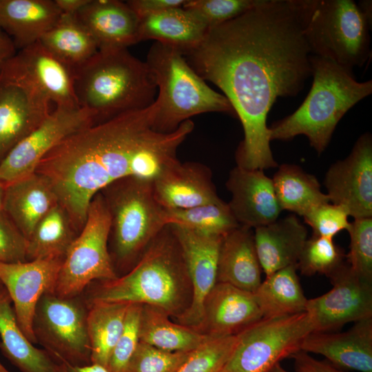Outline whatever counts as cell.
Returning <instances> with one entry per match:
<instances>
[{
  "label": "cell",
  "instance_id": "1",
  "mask_svg": "<svg viewBox=\"0 0 372 372\" xmlns=\"http://www.w3.org/2000/svg\"><path fill=\"white\" fill-rule=\"evenodd\" d=\"M311 55L304 35V0H260L209 28L200 44L183 54L200 76L223 91L241 122L237 166L278 167L267 114L278 97L296 96L304 87L311 76Z\"/></svg>",
  "mask_w": 372,
  "mask_h": 372
},
{
  "label": "cell",
  "instance_id": "2",
  "mask_svg": "<svg viewBox=\"0 0 372 372\" xmlns=\"http://www.w3.org/2000/svg\"><path fill=\"white\" fill-rule=\"evenodd\" d=\"M158 106L156 99L145 109L74 133L39 163L35 172L49 183L78 233L92 198L105 187L127 177L152 180L178 159V149L194 124L189 119L173 132H158Z\"/></svg>",
  "mask_w": 372,
  "mask_h": 372
},
{
  "label": "cell",
  "instance_id": "3",
  "mask_svg": "<svg viewBox=\"0 0 372 372\" xmlns=\"http://www.w3.org/2000/svg\"><path fill=\"white\" fill-rule=\"evenodd\" d=\"M187 285L190 282L181 249L168 225L126 274L102 281L86 302L147 304L178 316L187 307Z\"/></svg>",
  "mask_w": 372,
  "mask_h": 372
},
{
  "label": "cell",
  "instance_id": "4",
  "mask_svg": "<svg viewBox=\"0 0 372 372\" xmlns=\"http://www.w3.org/2000/svg\"><path fill=\"white\" fill-rule=\"evenodd\" d=\"M74 90L79 107L92 112L98 124L149 107L157 85L146 62L119 49L98 50L76 68Z\"/></svg>",
  "mask_w": 372,
  "mask_h": 372
},
{
  "label": "cell",
  "instance_id": "5",
  "mask_svg": "<svg viewBox=\"0 0 372 372\" xmlns=\"http://www.w3.org/2000/svg\"><path fill=\"white\" fill-rule=\"evenodd\" d=\"M311 90L291 114L269 127L270 141H289L304 135L320 154L328 146L341 118L372 93V81H356L353 71L334 61L311 55Z\"/></svg>",
  "mask_w": 372,
  "mask_h": 372
},
{
  "label": "cell",
  "instance_id": "6",
  "mask_svg": "<svg viewBox=\"0 0 372 372\" xmlns=\"http://www.w3.org/2000/svg\"><path fill=\"white\" fill-rule=\"evenodd\" d=\"M158 88L156 131L168 133L195 115L207 112L234 114L227 99L211 89L186 61L169 46L155 42L146 61Z\"/></svg>",
  "mask_w": 372,
  "mask_h": 372
},
{
  "label": "cell",
  "instance_id": "7",
  "mask_svg": "<svg viewBox=\"0 0 372 372\" xmlns=\"http://www.w3.org/2000/svg\"><path fill=\"white\" fill-rule=\"evenodd\" d=\"M100 192L110 214L115 259L121 267L131 265L168 225L165 209L155 198L150 180L127 177Z\"/></svg>",
  "mask_w": 372,
  "mask_h": 372
},
{
  "label": "cell",
  "instance_id": "8",
  "mask_svg": "<svg viewBox=\"0 0 372 372\" xmlns=\"http://www.w3.org/2000/svg\"><path fill=\"white\" fill-rule=\"evenodd\" d=\"M304 35L311 55L353 71L371 57V22L353 0H304Z\"/></svg>",
  "mask_w": 372,
  "mask_h": 372
},
{
  "label": "cell",
  "instance_id": "9",
  "mask_svg": "<svg viewBox=\"0 0 372 372\" xmlns=\"http://www.w3.org/2000/svg\"><path fill=\"white\" fill-rule=\"evenodd\" d=\"M110 224V211L99 192L92 198L85 225L64 256L54 289L56 296L76 297L92 282L118 277L107 247Z\"/></svg>",
  "mask_w": 372,
  "mask_h": 372
},
{
  "label": "cell",
  "instance_id": "10",
  "mask_svg": "<svg viewBox=\"0 0 372 372\" xmlns=\"http://www.w3.org/2000/svg\"><path fill=\"white\" fill-rule=\"evenodd\" d=\"M87 304L80 298H61L54 292L44 293L33 318L36 343L58 362L73 366L91 364V347L87 333Z\"/></svg>",
  "mask_w": 372,
  "mask_h": 372
},
{
  "label": "cell",
  "instance_id": "11",
  "mask_svg": "<svg viewBox=\"0 0 372 372\" xmlns=\"http://www.w3.org/2000/svg\"><path fill=\"white\" fill-rule=\"evenodd\" d=\"M313 331L306 312L262 318L238 333V342L220 372H269L284 358L300 350Z\"/></svg>",
  "mask_w": 372,
  "mask_h": 372
},
{
  "label": "cell",
  "instance_id": "12",
  "mask_svg": "<svg viewBox=\"0 0 372 372\" xmlns=\"http://www.w3.org/2000/svg\"><path fill=\"white\" fill-rule=\"evenodd\" d=\"M50 105L10 59L0 66V163L46 118Z\"/></svg>",
  "mask_w": 372,
  "mask_h": 372
},
{
  "label": "cell",
  "instance_id": "13",
  "mask_svg": "<svg viewBox=\"0 0 372 372\" xmlns=\"http://www.w3.org/2000/svg\"><path fill=\"white\" fill-rule=\"evenodd\" d=\"M95 124L92 112L54 107L0 163V182L7 185L35 173L41 159L65 138Z\"/></svg>",
  "mask_w": 372,
  "mask_h": 372
},
{
  "label": "cell",
  "instance_id": "14",
  "mask_svg": "<svg viewBox=\"0 0 372 372\" xmlns=\"http://www.w3.org/2000/svg\"><path fill=\"white\" fill-rule=\"evenodd\" d=\"M328 277L332 289L307 302L312 332H331L346 323L372 317V282L357 276L347 262Z\"/></svg>",
  "mask_w": 372,
  "mask_h": 372
},
{
  "label": "cell",
  "instance_id": "15",
  "mask_svg": "<svg viewBox=\"0 0 372 372\" xmlns=\"http://www.w3.org/2000/svg\"><path fill=\"white\" fill-rule=\"evenodd\" d=\"M326 194L354 219L372 218V137L361 135L349 155L333 163L325 174Z\"/></svg>",
  "mask_w": 372,
  "mask_h": 372
},
{
  "label": "cell",
  "instance_id": "16",
  "mask_svg": "<svg viewBox=\"0 0 372 372\" xmlns=\"http://www.w3.org/2000/svg\"><path fill=\"white\" fill-rule=\"evenodd\" d=\"M170 225L180 247L192 286L189 304L176 317L179 324L197 331L202 322L204 301L217 282L218 260L223 237Z\"/></svg>",
  "mask_w": 372,
  "mask_h": 372
},
{
  "label": "cell",
  "instance_id": "17",
  "mask_svg": "<svg viewBox=\"0 0 372 372\" xmlns=\"http://www.w3.org/2000/svg\"><path fill=\"white\" fill-rule=\"evenodd\" d=\"M63 258H45L23 262L0 263V281L13 303L17 321L26 338L36 340L32 322L41 296L54 292Z\"/></svg>",
  "mask_w": 372,
  "mask_h": 372
},
{
  "label": "cell",
  "instance_id": "18",
  "mask_svg": "<svg viewBox=\"0 0 372 372\" xmlns=\"http://www.w3.org/2000/svg\"><path fill=\"white\" fill-rule=\"evenodd\" d=\"M226 187L231 195L228 206L240 226L253 229L278 219L282 209L272 178L263 170L236 166L231 170Z\"/></svg>",
  "mask_w": 372,
  "mask_h": 372
},
{
  "label": "cell",
  "instance_id": "19",
  "mask_svg": "<svg viewBox=\"0 0 372 372\" xmlns=\"http://www.w3.org/2000/svg\"><path fill=\"white\" fill-rule=\"evenodd\" d=\"M155 198L165 209H189L222 200L205 165L176 159L152 180Z\"/></svg>",
  "mask_w": 372,
  "mask_h": 372
},
{
  "label": "cell",
  "instance_id": "20",
  "mask_svg": "<svg viewBox=\"0 0 372 372\" xmlns=\"http://www.w3.org/2000/svg\"><path fill=\"white\" fill-rule=\"evenodd\" d=\"M55 107L77 108L74 69L37 41L10 58Z\"/></svg>",
  "mask_w": 372,
  "mask_h": 372
},
{
  "label": "cell",
  "instance_id": "21",
  "mask_svg": "<svg viewBox=\"0 0 372 372\" xmlns=\"http://www.w3.org/2000/svg\"><path fill=\"white\" fill-rule=\"evenodd\" d=\"M262 318L253 293L216 282L204 301L197 331L216 338L234 335Z\"/></svg>",
  "mask_w": 372,
  "mask_h": 372
},
{
  "label": "cell",
  "instance_id": "22",
  "mask_svg": "<svg viewBox=\"0 0 372 372\" xmlns=\"http://www.w3.org/2000/svg\"><path fill=\"white\" fill-rule=\"evenodd\" d=\"M300 351L322 355L341 369L372 372V317L354 322L344 332H311Z\"/></svg>",
  "mask_w": 372,
  "mask_h": 372
},
{
  "label": "cell",
  "instance_id": "23",
  "mask_svg": "<svg viewBox=\"0 0 372 372\" xmlns=\"http://www.w3.org/2000/svg\"><path fill=\"white\" fill-rule=\"evenodd\" d=\"M99 50L127 49L138 41L139 19L126 2L89 0L76 14Z\"/></svg>",
  "mask_w": 372,
  "mask_h": 372
},
{
  "label": "cell",
  "instance_id": "24",
  "mask_svg": "<svg viewBox=\"0 0 372 372\" xmlns=\"http://www.w3.org/2000/svg\"><path fill=\"white\" fill-rule=\"evenodd\" d=\"M254 238L262 270L267 277L297 265L307 230L295 215H289L254 229Z\"/></svg>",
  "mask_w": 372,
  "mask_h": 372
},
{
  "label": "cell",
  "instance_id": "25",
  "mask_svg": "<svg viewBox=\"0 0 372 372\" xmlns=\"http://www.w3.org/2000/svg\"><path fill=\"white\" fill-rule=\"evenodd\" d=\"M261 271L252 229L238 226L223 237L217 282L227 283L254 293L262 282Z\"/></svg>",
  "mask_w": 372,
  "mask_h": 372
},
{
  "label": "cell",
  "instance_id": "26",
  "mask_svg": "<svg viewBox=\"0 0 372 372\" xmlns=\"http://www.w3.org/2000/svg\"><path fill=\"white\" fill-rule=\"evenodd\" d=\"M61 15L52 0H0V28L17 51L37 41Z\"/></svg>",
  "mask_w": 372,
  "mask_h": 372
},
{
  "label": "cell",
  "instance_id": "27",
  "mask_svg": "<svg viewBox=\"0 0 372 372\" xmlns=\"http://www.w3.org/2000/svg\"><path fill=\"white\" fill-rule=\"evenodd\" d=\"M58 203L49 183L36 172L6 185L3 210L28 240Z\"/></svg>",
  "mask_w": 372,
  "mask_h": 372
},
{
  "label": "cell",
  "instance_id": "28",
  "mask_svg": "<svg viewBox=\"0 0 372 372\" xmlns=\"http://www.w3.org/2000/svg\"><path fill=\"white\" fill-rule=\"evenodd\" d=\"M207 30L193 14L178 7L140 19L138 41L153 39L185 54L200 44Z\"/></svg>",
  "mask_w": 372,
  "mask_h": 372
},
{
  "label": "cell",
  "instance_id": "29",
  "mask_svg": "<svg viewBox=\"0 0 372 372\" xmlns=\"http://www.w3.org/2000/svg\"><path fill=\"white\" fill-rule=\"evenodd\" d=\"M0 338L1 353L21 372H59L61 364L21 331L6 289L0 293Z\"/></svg>",
  "mask_w": 372,
  "mask_h": 372
},
{
  "label": "cell",
  "instance_id": "30",
  "mask_svg": "<svg viewBox=\"0 0 372 372\" xmlns=\"http://www.w3.org/2000/svg\"><path fill=\"white\" fill-rule=\"evenodd\" d=\"M297 265L266 277L253 293L262 318H274L305 312L306 298L297 275Z\"/></svg>",
  "mask_w": 372,
  "mask_h": 372
},
{
  "label": "cell",
  "instance_id": "31",
  "mask_svg": "<svg viewBox=\"0 0 372 372\" xmlns=\"http://www.w3.org/2000/svg\"><path fill=\"white\" fill-rule=\"evenodd\" d=\"M191 327L176 324L163 309L142 304L140 318V341L169 351H192L209 340Z\"/></svg>",
  "mask_w": 372,
  "mask_h": 372
},
{
  "label": "cell",
  "instance_id": "32",
  "mask_svg": "<svg viewBox=\"0 0 372 372\" xmlns=\"http://www.w3.org/2000/svg\"><path fill=\"white\" fill-rule=\"evenodd\" d=\"M272 180L282 210L304 216L316 206L329 202L317 178L298 165H281Z\"/></svg>",
  "mask_w": 372,
  "mask_h": 372
},
{
  "label": "cell",
  "instance_id": "33",
  "mask_svg": "<svg viewBox=\"0 0 372 372\" xmlns=\"http://www.w3.org/2000/svg\"><path fill=\"white\" fill-rule=\"evenodd\" d=\"M87 304L91 364L106 367L111 352L123 331L130 303L94 301Z\"/></svg>",
  "mask_w": 372,
  "mask_h": 372
},
{
  "label": "cell",
  "instance_id": "34",
  "mask_svg": "<svg viewBox=\"0 0 372 372\" xmlns=\"http://www.w3.org/2000/svg\"><path fill=\"white\" fill-rule=\"evenodd\" d=\"M39 41L74 69L99 50L94 38L76 14H61Z\"/></svg>",
  "mask_w": 372,
  "mask_h": 372
},
{
  "label": "cell",
  "instance_id": "35",
  "mask_svg": "<svg viewBox=\"0 0 372 372\" xmlns=\"http://www.w3.org/2000/svg\"><path fill=\"white\" fill-rule=\"evenodd\" d=\"M79 233L59 203L39 221L28 239V260L64 258Z\"/></svg>",
  "mask_w": 372,
  "mask_h": 372
},
{
  "label": "cell",
  "instance_id": "36",
  "mask_svg": "<svg viewBox=\"0 0 372 372\" xmlns=\"http://www.w3.org/2000/svg\"><path fill=\"white\" fill-rule=\"evenodd\" d=\"M167 225H176L194 231L223 237L240 226L228 204L223 200L189 209H165Z\"/></svg>",
  "mask_w": 372,
  "mask_h": 372
},
{
  "label": "cell",
  "instance_id": "37",
  "mask_svg": "<svg viewBox=\"0 0 372 372\" xmlns=\"http://www.w3.org/2000/svg\"><path fill=\"white\" fill-rule=\"evenodd\" d=\"M344 254L333 238L313 235L307 239L301 251L297 269L304 276L316 273L329 276L344 262Z\"/></svg>",
  "mask_w": 372,
  "mask_h": 372
},
{
  "label": "cell",
  "instance_id": "38",
  "mask_svg": "<svg viewBox=\"0 0 372 372\" xmlns=\"http://www.w3.org/2000/svg\"><path fill=\"white\" fill-rule=\"evenodd\" d=\"M237 342L238 335L212 337L193 350L176 372H220Z\"/></svg>",
  "mask_w": 372,
  "mask_h": 372
},
{
  "label": "cell",
  "instance_id": "39",
  "mask_svg": "<svg viewBox=\"0 0 372 372\" xmlns=\"http://www.w3.org/2000/svg\"><path fill=\"white\" fill-rule=\"evenodd\" d=\"M347 231L351 242L347 262L360 278L372 282V218L354 219Z\"/></svg>",
  "mask_w": 372,
  "mask_h": 372
},
{
  "label": "cell",
  "instance_id": "40",
  "mask_svg": "<svg viewBox=\"0 0 372 372\" xmlns=\"http://www.w3.org/2000/svg\"><path fill=\"white\" fill-rule=\"evenodd\" d=\"M260 0H189L183 8L208 29L237 17L256 6Z\"/></svg>",
  "mask_w": 372,
  "mask_h": 372
},
{
  "label": "cell",
  "instance_id": "41",
  "mask_svg": "<svg viewBox=\"0 0 372 372\" xmlns=\"http://www.w3.org/2000/svg\"><path fill=\"white\" fill-rule=\"evenodd\" d=\"M142 304L130 303L126 312L123 331L110 355V372H127L129 363L140 342L139 326Z\"/></svg>",
  "mask_w": 372,
  "mask_h": 372
},
{
  "label": "cell",
  "instance_id": "42",
  "mask_svg": "<svg viewBox=\"0 0 372 372\" xmlns=\"http://www.w3.org/2000/svg\"><path fill=\"white\" fill-rule=\"evenodd\" d=\"M192 351H169L140 341L127 372H176Z\"/></svg>",
  "mask_w": 372,
  "mask_h": 372
},
{
  "label": "cell",
  "instance_id": "43",
  "mask_svg": "<svg viewBox=\"0 0 372 372\" xmlns=\"http://www.w3.org/2000/svg\"><path fill=\"white\" fill-rule=\"evenodd\" d=\"M349 216L342 206L327 202L313 208L303 217L312 228L313 235L333 238L340 231L349 229Z\"/></svg>",
  "mask_w": 372,
  "mask_h": 372
},
{
  "label": "cell",
  "instance_id": "44",
  "mask_svg": "<svg viewBox=\"0 0 372 372\" xmlns=\"http://www.w3.org/2000/svg\"><path fill=\"white\" fill-rule=\"evenodd\" d=\"M28 240L3 210H0V263L28 260Z\"/></svg>",
  "mask_w": 372,
  "mask_h": 372
},
{
  "label": "cell",
  "instance_id": "45",
  "mask_svg": "<svg viewBox=\"0 0 372 372\" xmlns=\"http://www.w3.org/2000/svg\"><path fill=\"white\" fill-rule=\"evenodd\" d=\"M187 1V0H186ZM185 0H130L126 3L138 19H141L165 10L182 7Z\"/></svg>",
  "mask_w": 372,
  "mask_h": 372
},
{
  "label": "cell",
  "instance_id": "46",
  "mask_svg": "<svg viewBox=\"0 0 372 372\" xmlns=\"http://www.w3.org/2000/svg\"><path fill=\"white\" fill-rule=\"evenodd\" d=\"M291 358L294 360L296 372H347L327 360H316L309 353L300 350L293 353Z\"/></svg>",
  "mask_w": 372,
  "mask_h": 372
},
{
  "label": "cell",
  "instance_id": "47",
  "mask_svg": "<svg viewBox=\"0 0 372 372\" xmlns=\"http://www.w3.org/2000/svg\"><path fill=\"white\" fill-rule=\"evenodd\" d=\"M17 52L13 41L0 28V66Z\"/></svg>",
  "mask_w": 372,
  "mask_h": 372
},
{
  "label": "cell",
  "instance_id": "48",
  "mask_svg": "<svg viewBox=\"0 0 372 372\" xmlns=\"http://www.w3.org/2000/svg\"><path fill=\"white\" fill-rule=\"evenodd\" d=\"M61 14L75 15L89 0H54Z\"/></svg>",
  "mask_w": 372,
  "mask_h": 372
},
{
  "label": "cell",
  "instance_id": "49",
  "mask_svg": "<svg viewBox=\"0 0 372 372\" xmlns=\"http://www.w3.org/2000/svg\"><path fill=\"white\" fill-rule=\"evenodd\" d=\"M66 372H110L106 367L98 364H90L85 366H73L61 362Z\"/></svg>",
  "mask_w": 372,
  "mask_h": 372
},
{
  "label": "cell",
  "instance_id": "50",
  "mask_svg": "<svg viewBox=\"0 0 372 372\" xmlns=\"http://www.w3.org/2000/svg\"><path fill=\"white\" fill-rule=\"evenodd\" d=\"M363 14L369 21H372V1L371 0H362L357 3Z\"/></svg>",
  "mask_w": 372,
  "mask_h": 372
},
{
  "label": "cell",
  "instance_id": "51",
  "mask_svg": "<svg viewBox=\"0 0 372 372\" xmlns=\"http://www.w3.org/2000/svg\"><path fill=\"white\" fill-rule=\"evenodd\" d=\"M6 185L0 182V210L3 209Z\"/></svg>",
  "mask_w": 372,
  "mask_h": 372
},
{
  "label": "cell",
  "instance_id": "52",
  "mask_svg": "<svg viewBox=\"0 0 372 372\" xmlns=\"http://www.w3.org/2000/svg\"><path fill=\"white\" fill-rule=\"evenodd\" d=\"M269 372H289L285 370L280 364V363L276 364Z\"/></svg>",
  "mask_w": 372,
  "mask_h": 372
},
{
  "label": "cell",
  "instance_id": "53",
  "mask_svg": "<svg viewBox=\"0 0 372 372\" xmlns=\"http://www.w3.org/2000/svg\"><path fill=\"white\" fill-rule=\"evenodd\" d=\"M60 364H61V366H60L59 372H66V371L65 369V367L63 365V364L62 363H60Z\"/></svg>",
  "mask_w": 372,
  "mask_h": 372
},
{
  "label": "cell",
  "instance_id": "54",
  "mask_svg": "<svg viewBox=\"0 0 372 372\" xmlns=\"http://www.w3.org/2000/svg\"><path fill=\"white\" fill-rule=\"evenodd\" d=\"M6 289L1 282L0 281V293L4 291Z\"/></svg>",
  "mask_w": 372,
  "mask_h": 372
},
{
  "label": "cell",
  "instance_id": "55",
  "mask_svg": "<svg viewBox=\"0 0 372 372\" xmlns=\"http://www.w3.org/2000/svg\"><path fill=\"white\" fill-rule=\"evenodd\" d=\"M0 369L2 370H8L0 362Z\"/></svg>",
  "mask_w": 372,
  "mask_h": 372
},
{
  "label": "cell",
  "instance_id": "56",
  "mask_svg": "<svg viewBox=\"0 0 372 372\" xmlns=\"http://www.w3.org/2000/svg\"><path fill=\"white\" fill-rule=\"evenodd\" d=\"M0 372H10L8 370H2L0 369Z\"/></svg>",
  "mask_w": 372,
  "mask_h": 372
}]
</instances>
